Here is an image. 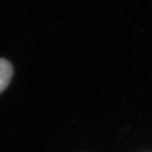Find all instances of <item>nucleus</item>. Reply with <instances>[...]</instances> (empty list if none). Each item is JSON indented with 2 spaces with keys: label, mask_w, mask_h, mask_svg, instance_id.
<instances>
[{
  "label": "nucleus",
  "mask_w": 152,
  "mask_h": 152,
  "mask_svg": "<svg viewBox=\"0 0 152 152\" xmlns=\"http://www.w3.org/2000/svg\"><path fill=\"white\" fill-rule=\"evenodd\" d=\"M12 77V65L9 61L0 59V94L8 87Z\"/></svg>",
  "instance_id": "obj_1"
}]
</instances>
